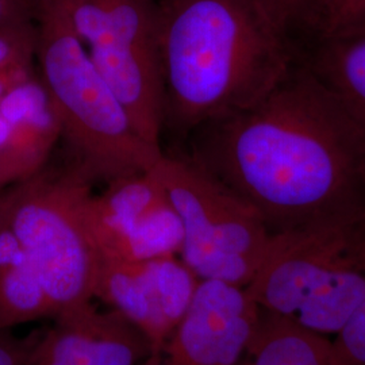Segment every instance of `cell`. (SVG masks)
Returning <instances> with one entry per match:
<instances>
[{
	"label": "cell",
	"instance_id": "16",
	"mask_svg": "<svg viewBox=\"0 0 365 365\" xmlns=\"http://www.w3.org/2000/svg\"><path fill=\"white\" fill-rule=\"evenodd\" d=\"M295 58L327 33L330 0H252Z\"/></svg>",
	"mask_w": 365,
	"mask_h": 365
},
{
	"label": "cell",
	"instance_id": "23",
	"mask_svg": "<svg viewBox=\"0 0 365 365\" xmlns=\"http://www.w3.org/2000/svg\"><path fill=\"white\" fill-rule=\"evenodd\" d=\"M36 66H24V68H16L11 71L0 72V98L14 88L15 86L21 84L27 78H33L36 75Z\"/></svg>",
	"mask_w": 365,
	"mask_h": 365
},
{
	"label": "cell",
	"instance_id": "18",
	"mask_svg": "<svg viewBox=\"0 0 365 365\" xmlns=\"http://www.w3.org/2000/svg\"><path fill=\"white\" fill-rule=\"evenodd\" d=\"M330 365H365V299L330 339Z\"/></svg>",
	"mask_w": 365,
	"mask_h": 365
},
{
	"label": "cell",
	"instance_id": "24",
	"mask_svg": "<svg viewBox=\"0 0 365 365\" xmlns=\"http://www.w3.org/2000/svg\"><path fill=\"white\" fill-rule=\"evenodd\" d=\"M26 180L16 182V184H14L11 187L0 191V227L3 226V223L7 220V217H9L10 211L13 209L15 202L18 200V197H19L22 190H24V184H25Z\"/></svg>",
	"mask_w": 365,
	"mask_h": 365
},
{
	"label": "cell",
	"instance_id": "25",
	"mask_svg": "<svg viewBox=\"0 0 365 365\" xmlns=\"http://www.w3.org/2000/svg\"><path fill=\"white\" fill-rule=\"evenodd\" d=\"M137 365H161V357H160V354H152L150 357H148L143 363Z\"/></svg>",
	"mask_w": 365,
	"mask_h": 365
},
{
	"label": "cell",
	"instance_id": "26",
	"mask_svg": "<svg viewBox=\"0 0 365 365\" xmlns=\"http://www.w3.org/2000/svg\"><path fill=\"white\" fill-rule=\"evenodd\" d=\"M25 1H26V4L29 6L30 11H31V14H33V9H34L36 6H38L39 3L45 1V0H25Z\"/></svg>",
	"mask_w": 365,
	"mask_h": 365
},
{
	"label": "cell",
	"instance_id": "19",
	"mask_svg": "<svg viewBox=\"0 0 365 365\" xmlns=\"http://www.w3.org/2000/svg\"><path fill=\"white\" fill-rule=\"evenodd\" d=\"M41 330L24 337H18L11 331L0 333V365L29 364Z\"/></svg>",
	"mask_w": 365,
	"mask_h": 365
},
{
	"label": "cell",
	"instance_id": "15",
	"mask_svg": "<svg viewBox=\"0 0 365 365\" xmlns=\"http://www.w3.org/2000/svg\"><path fill=\"white\" fill-rule=\"evenodd\" d=\"M237 365H330V339L260 309L255 333Z\"/></svg>",
	"mask_w": 365,
	"mask_h": 365
},
{
	"label": "cell",
	"instance_id": "21",
	"mask_svg": "<svg viewBox=\"0 0 365 365\" xmlns=\"http://www.w3.org/2000/svg\"><path fill=\"white\" fill-rule=\"evenodd\" d=\"M31 176L34 175H31L21 164L15 163L7 157L0 156V191L11 187L16 182H24Z\"/></svg>",
	"mask_w": 365,
	"mask_h": 365
},
{
	"label": "cell",
	"instance_id": "8",
	"mask_svg": "<svg viewBox=\"0 0 365 365\" xmlns=\"http://www.w3.org/2000/svg\"><path fill=\"white\" fill-rule=\"evenodd\" d=\"M86 222L99 256L145 261L180 255L182 229L152 170L122 178L88 196Z\"/></svg>",
	"mask_w": 365,
	"mask_h": 365
},
{
	"label": "cell",
	"instance_id": "9",
	"mask_svg": "<svg viewBox=\"0 0 365 365\" xmlns=\"http://www.w3.org/2000/svg\"><path fill=\"white\" fill-rule=\"evenodd\" d=\"M199 282L178 256L145 261L99 256L93 299L122 314L160 354L188 312Z\"/></svg>",
	"mask_w": 365,
	"mask_h": 365
},
{
	"label": "cell",
	"instance_id": "4",
	"mask_svg": "<svg viewBox=\"0 0 365 365\" xmlns=\"http://www.w3.org/2000/svg\"><path fill=\"white\" fill-rule=\"evenodd\" d=\"M245 288L261 310L333 339L365 299V217L274 233Z\"/></svg>",
	"mask_w": 365,
	"mask_h": 365
},
{
	"label": "cell",
	"instance_id": "10",
	"mask_svg": "<svg viewBox=\"0 0 365 365\" xmlns=\"http://www.w3.org/2000/svg\"><path fill=\"white\" fill-rule=\"evenodd\" d=\"M259 317L247 288L200 280L188 312L160 353L161 365H237Z\"/></svg>",
	"mask_w": 365,
	"mask_h": 365
},
{
	"label": "cell",
	"instance_id": "7",
	"mask_svg": "<svg viewBox=\"0 0 365 365\" xmlns=\"http://www.w3.org/2000/svg\"><path fill=\"white\" fill-rule=\"evenodd\" d=\"M92 64L141 137L161 148L164 91L157 0H60Z\"/></svg>",
	"mask_w": 365,
	"mask_h": 365
},
{
	"label": "cell",
	"instance_id": "20",
	"mask_svg": "<svg viewBox=\"0 0 365 365\" xmlns=\"http://www.w3.org/2000/svg\"><path fill=\"white\" fill-rule=\"evenodd\" d=\"M365 22V0H330L327 34Z\"/></svg>",
	"mask_w": 365,
	"mask_h": 365
},
{
	"label": "cell",
	"instance_id": "2",
	"mask_svg": "<svg viewBox=\"0 0 365 365\" xmlns=\"http://www.w3.org/2000/svg\"><path fill=\"white\" fill-rule=\"evenodd\" d=\"M163 134L257 105L297 61L252 0H157Z\"/></svg>",
	"mask_w": 365,
	"mask_h": 365
},
{
	"label": "cell",
	"instance_id": "11",
	"mask_svg": "<svg viewBox=\"0 0 365 365\" xmlns=\"http://www.w3.org/2000/svg\"><path fill=\"white\" fill-rule=\"evenodd\" d=\"M41 330L27 365H137L155 354L144 334L113 309L87 302Z\"/></svg>",
	"mask_w": 365,
	"mask_h": 365
},
{
	"label": "cell",
	"instance_id": "5",
	"mask_svg": "<svg viewBox=\"0 0 365 365\" xmlns=\"http://www.w3.org/2000/svg\"><path fill=\"white\" fill-rule=\"evenodd\" d=\"M92 187L66 164L46 165L25 182L6 221L57 314L95 300L99 253L84 214Z\"/></svg>",
	"mask_w": 365,
	"mask_h": 365
},
{
	"label": "cell",
	"instance_id": "22",
	"mask_svg": "<svg viewBox=\"0 0 365 365\" xmlns=\"http://www.w3.org/2000/svg\"><path fill=\"white\" fill-rule=\"evenodd\" d=\"M33 18L25 0H0V27Z\"/></svg>",
	"mask_w": 365,
	"mask_h": 365
},
{
	"label": "cell",
	"instance_id": "12",
	"mask_svg": "<svg viewBox=\"0 0 365 365\" xmlns=\"http://www.w3.org/2000/svg\"><path fill=\"white\" fill-rule=\"evenodd\" d=\"M60 126L37 73L0 98V155L31 175L48 165Z\"/></svg>",
	"mask_w": 365,
	"mask_h": 365
},
{
	"label": "cell",
	"instance_id": "17",
	"mask_svg": "<svg viewBox=\"0 0 365 365\" xmlns=\"http://www.w3.org/2000/svg\"><path fill=\"white\" fill-rule=\"evenodd\" d=\"M36 41L34 18L0 27V72L34 66Z\"/></svg>",
	"mask_w": 365,
	"mask_h": 365
},
{
	"label": "cell",
	"instance_id": "6",
	"mask_svg": "<svg viewBox=\"0 0 365 365\" xmlns=\"http://www.w3.org/2000/svg\"><path fill=\"white\" fill-rule=\"evenodd\" d=\"M150 170L182 223L180 260L200 280L247 287L272 235L257 211L184 155Z\"/></svg>",
	"mask_w": 365,
	"mask_h": 365
},
{
	"label": "cell",
	"instance_id": "14",
	"mask_svg": "<svg viewBox=\"0 0 365 365\" xmlns=\"http://www.w3.org/2000/svg\"><path fill=\"white\" fill-rule=\"evenodd\" d=\"M56 315L38 274L4 222L0 227V333Z\"/></svg>",
	"mask_w": 365,
	"mask_h": 365
},
{
	"label": "cell",
	"instance_id": "13",
	"mask_svg": "<svg viewBox=\"0 0 365 365\" xmlns=\"http://www.w3.org/2000/svg\"><path fill=\"white\" fill-rule=\"evenodd\" d=\"M297 61L365 126V22L314 41Z\"/></svg>",
	"mask_w": 365,
	"mask_h": 365
},
{
	"label": "cell",
	"instance_id": "1",
	"mask_svg": "<svg viewBox=\"0 0 365 365\" xmlns=\"http://www.w3.org/2000/svg\"><path fill=\"white\" fill-rule=\"evenodd\" d=\"M184 143L271 235L365 217V126L298 61L257 105Z\"/></svg>",
	"mask_w": 365,
	"mask_h": 365
},
{
	"label": "cell",
	"instance_id": "3",
	"mask_svg": "<svg viewBox=\"0 0 365 365\" xmlns=\"http://www.w3.org/2000/svg\"><path fill=\"white\" fill-rule=\"evenodd\" d=\"M37 76L60 126L63 164L92 185L152 170L163 157L92 64L60 0L33 9Z\"/></svg>",
	"mask_w": 365,
	"mask_h": 365
}]
</instances>
